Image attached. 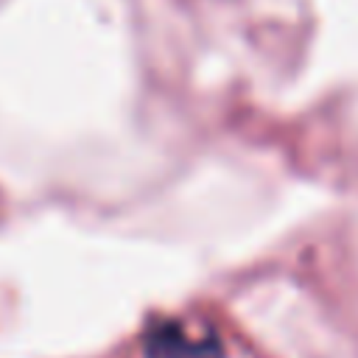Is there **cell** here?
Returning <instances> with one entry per match:
<instances>
[{"label": "cell", "mask_w": 358, "mask_h": 358, "mask_svg": "<svg viewBox=\"0 0 358 358\" xmlns=\"http://www.w3.org/2000/svg\"><path fill=\"white\" fill-rule=\"evenodd\" d=\"M145 358H227L213 330H190L176 319H157L143 336Z\"/></svg>", "instance_id": "cell-1"}]
</instances>
